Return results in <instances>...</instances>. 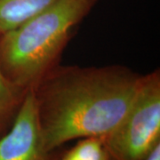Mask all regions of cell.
I'll use <instances>...</instances> for the list:
<instances>
[{
  "mask_svg": "<svg viewBox=\"0 0 160 160\" xmlns=\"http://www.w3.org/2000/svg\"><path fill=\"white\" fill-rule=\"evenodd\" d=\"M107 160H147L160 144V73L142 75L131 105L103 136Z\"/></svg>",
  "mask_w": 160,
  "mask_h": 160,
  "instance_id": "3",
  "label": "cell"
},
{
  "mask_svg": "<svg viewBox=\"0 0 160 160\" xmlns=\"http://www.w3.org/2000/svg\"><path fill=\"white\" fill-rule=\"evenodd\" d=\"M98 0H55L0 35V69L24 92L56 67L72 32Z\"/></svg>",
  "mask_w": 160,
  "mask_h": 160,
  "instance_id": "2",
  "label": "cell"
},
{
  "mask_svg": "<svg viewBox=\"0 0 160 160\" xmlns=\"http://www.w3.org/2000/svg\"><path fill=\"white\" fill-rule=\"evenodd\" d=\"M55 0H0V35L18 27Z\"/></svg>",
  "mask_w": 160,
  "mask_h": 160,
  "instance_id": "5",
  "label": "cell"
},
{
  "mask_svg": "<svg viewBox=\"0 0 160 160\" xmlns=\"http://www.w3.org/2000/svg\"><path fill=\"white\" fill-rule=\"evenodd\" d=\"M141 78L122 65L58 64L31 89L44 148L107 135L127 112Z\"/></svg>",
  "mask_w": 160,
  "mask_h": 160,
  "instance_id": "1",
  "label": "cell"
},
{
  "mask_svg": "<svg viewBox=\"0 0 160 160\" xmlns=\"http://www.w3.org/2000/svg\"><path fill=\"white\" fill-rule=\"evenodd\" d=\"M60 160H107L103 137L79 139L71 149L63 151Z\"/></svg>",
  "mask_w": 160,
  "mask_h": 160,
  "instance_id": "7",
  "label": "cell"
},
{
  "mask_svg": "<svg viewBox=\"0 0 160 160\" xmlns=\"http://www.w3.org/2000/svg\"><path fill=\"white\" fill-rule=\"evenodd\" d=\"M147 160H160V144L155 148Z\"/></svg>",
  "mask_w": 160,
  "mask_h": 160,
  "instance_id": "8",
  "label": "cell"
},
{
  "mask_svg": "<svg viewBox=\"0 0 160 160\" xmlns=\"http://www.w3.org/2000/svg\"><path fill=\"white\" fill-rule=\"evenodd\" d=\"M26 92L7 79L0 69V137L12 125Z\"/></svg>",
  "mask_w": 160,
  "mask_h": 160,
  "instance_id": "6",
  "label": "cell"
},
{
  "mask_svg": "<svg viewBox=\"0 0 160 160\" xmlns=\"http://www.w3.org/2000/svg\"><path fill=\"white\" fill-rule=\"evenodd\" d=\"M62 148L46 150L42 142L33 92H26L13 123L0 137V160H60Z\"/></svg>",
  "mask_w": 160,
  "mask_h": 160,
  "instance_id": "4",
  "label": "cell"
}]
</instances>
